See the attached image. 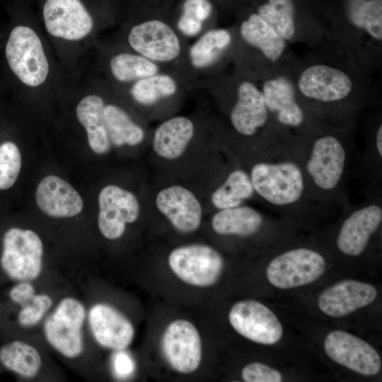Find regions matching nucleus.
<instances>
[{
    "label": "nucleus",
    "instance_id": "1",
    "mask_svg": "<svg viewBox=\"0 0 382 382\" xmlns=\"http://www.w3.org/2000/svg\"><path fill=\"white\" fill-rule=\"evenodd\" d=\"M311 136L298 141L293 149L304 172L310 198L321 207H346L350 151L339 135L316 133Z\"/></svg>",
    "mask_w": 382,
    "mask_h": 382
},
{
    "label": "nucleus",
    "instance_id": "2",
    "mask_svg": "<svg viewBox=\"0 0 382 382\" xmlns=\"http://www.w3.org/2000/svg\"><path fill=\"white\" fill-rule=\"evenodd\" d=\"M172 1L137 12L126 30L125 45L165 70L178 74L192 89L187 80L185 64L190 43L173 23Z\"/></svg>",
    "mask_w": 382,
    "mask_h": 382
},
{
    "label": "nucleus",
    "instance_id": "3",
    "mask_svg": "<svg viewBox=\"0 0 382 382\" xmlns=\"http://www.w3.org/2000/svg\"><path fill=\"white\" fill-rule=\"evenodd\" d=\"M196 89H202L220 105L228 108L232 130L245 139L263 131L272 120L261 89L255 81L238 74L223 73L199 81Z\"/></svg>",
    "mask_w": 382,
    "mask_h": 382
},
{
    "label": "nucleus",
    "instance_id": "4",
    "mask_svg": "<svg viewBox=\"0 0 382 382\" xmlns=\"http://www.w3.org/2000/svg\"><path fill=\"white\" fill-rule=\"evenodd\" d=\"M248 173L255 193L272 209H311L306 176L292 151L265 158L255 163Z\"/></svg>",
    "mask_w": 382,
    "mask_h": 382
},
{
    "label": "nucleus",
    "instance_id": "5",
    "mask_svg": "<svg viewBox=\"0 0 382 382\" xmlns=\"http://www.w3.org/2000/svg\"><path fill=\"white\" fill-rule=\"evenodd\" d=\"M5 56L17 79L29 87H37L47 79L49 62L37 34L31 28L19 25L8 37Z\"/></svg>",
    "mask_w": 382,
    "mask_h": 382
},
{
    "label": "nucleus",
    "instance_id": "6",
    "mask_svg": "<svg viewBox=\"0 0 382 382\" xmlns=\"http://www.w3.org/2000/svg\"><path fill=\"white\" fill-rule=\"evenodd\" d=\"M234 35L233 28L215 27L209 29L189 44L185 64L187 80L192 89L205 78L223 73L226 59L232 58Z\"/></svg>",
    "mask_w": 382,
    "mask_h": 382
},
{
    "label": "nucleus",
    "instance_id": "7",
    "mask_svg": "<svg viewBox=\"0 0 382 382\" xmlns=\"http://www.w3.org/2000/svg\"><path fill=\"white\" fill-rule=\"evenodd\" d=\"M42 255V243L35 232L11 227L2 237L0 269L11 280L29 282L40 274Z\"/></svg>",
    "mask_w": 382,
    "mask_h": 382
},
{
    "label": "nucleus",
    "instance_id": "8",
    "mask_svg": "<svg viewBox=\"0 0 382 382\" xmlns=\"http://www.w3.org/2000/svg\"><path fill=\"white\" fill-rule=\"evenodd\" d=\"M326 262L321 253L308 248L288 250L274 257L268 264L266 274L274 287L287 289L311 284L325 270Z\"/></svg>",
    "mask_w": 382,
    "mask_h": 382
},
{
    "label": "nucleus",
    "instance_id": "9",
    "mask_svg": "<svg viewBox=\"0 0 382 382\" xmlns=\"http://www.w3.org/2000/svg\"><path fill=\"white\" fill-rule=\"evenodd\" d=\"M234 15L232 56L250 50L260 52L271 62H277L282 56L286 41L248 6L242 3Z\"/></svg>",
    "mask_w": 382,
    "mask_h": 382
},
{
    "label": "nucleus",
    "instance_id": "10",
    "mask_svg": "<svg viewBox=\"0 0 382 382\" xmlns=\"http://www.w3.org/2000/svg\"><path fill=\"white\" fill-rule=\"evenodd\" d=\"M173 272L184 282L199 287L214 285L219 279L224 259L216 249L204 244L178 247L169 254Z\"/></svg>",
    "mask_w": 382,
    "mask_h": 382
},
{
    "label": "nucleus",
    "instance_id": "11",
    "mask_svg": "<svg viewBox=\"0 0 382 382\" xmlns=\"http://www.w3.org/2000/svg\"><path fill=\"white\" fill-rule=\"evenodd\" d=\"M86 311L76 299L65 298L45 320L44 332L47 342L63 356L75 358L83 351L82 326Z\"/></svg>",
    "mask_w": 382,
    "mask_h": 382
},
{
    "label": "nucleus",
    "instance_id": "12",
    "mask_svg": "<svg viewBox=\"0 0 382 382\" xmlns=\"http://www.w3.org/2000/svg\"><path fill=\"white\" fill-rule=\"evenodd\" d=\"M232 328L245 338L261 345L277 343L283 328L277 316L267 306L255 300L235 303L228 313Z\"/></svg>",
    "mask_w": 382,
    "mask_h": 382
},
{
    "label": "nucleus",
    "instance_id": "13",
    "mask_svg": "<svg viewBox=\"0 0 382 382\" xmlns=\"http://www.w3.org/2000/svg\"><path fill=\"white\" fill-rule=\"evenodd\" d=\"M324 350L335 363L364 376L379 373L381 359L378 352L364 340L343 330L329 332Z\"/></svg>",
    "mask_w": 382,
    "mask_h": 382
},
{
    "label": "nucleus",
    "instance_id": "14",
    "mask_svg": "<svg viewBox=\"0 0 382 382\" xmlns=\"http://www.w3.org/2000/svg\"><path fill=\"white\" fill-rule=\"evenodd\" d=\"M297 88L308 100L319 104L333 105L350 96L353 83L349 75L342 70L317 64L303 70L297 80Z\"/></svg>",
    "mask_w": 382,
    "mask_h": 382
},
{
    "label": "nucleus",
    "instance_id": "15",
    "mask_svg": "<svg viewBox=\"0 0 382 382\" xmlns=\"http://www.w3.org/2000/svg\"><path fill=\"white\" fill-rule=\"evenodd\" d=\"M163 354L178 372L195 371L202 360V342L197 328L190 321L178 319L165 329L161 342Z\"/></svg>",
    "mask_w": 382,
    "mask_h": 382
},
{
    "label": "nucleus",
    "instance_id": "16",
    "mask_svg": "<svg viewBox=\"0 0 382 382\" xmlns=\"http://www.w3.org/2000/svg\"><path fill=\"white\" fill-rule=\"evenodd\" d=\"M98 228L102 235L110 240L120 238L126 225L134 222L140 206L131 192L115 185L104 187L98 196Z\"/></svg>",
    "mask_w": 382,
    "mask_h": 382
},
{
    "label": "nucleus",
    "instance_id": "17",
    "mask_svg": "<svg viewBox=\"0 0 382 382\" xmlns=\"http://www.w3.org/2000/svg\"><path fill=\"white\" fill-rule=\"evenodd\" d=\"M260 89L271 118L283 128L303 132L307 137V114L297 99L293 83L279 76L265 80Z\"/></svg>",
    "mask_w": 382,
    "mask_h": 382
},
{
    "label": "nucleus",
    "instance_id": "18",
    "mask_svg": "<svg viewBox=\"0 0 382 382\" xmlns=\"http://www.w3.org/2000/svg\"><path fill=\"white\" fill-rule=\"evenodd\" d=\"M42 16L47 31L66 40H80L93 30L94 21L80 0H46Z\"/></svg>",
    "mask_w": 382,
    "mask_h": 382
},
{
    "label": "nucleus",
    "instance_id": "19",
    "mask_svg": "<svg viewBox=\"0 0 382 382\" xmlns=\"http://www.w3.org/2000/svg\"><path fill=\"white\" fill-rule=\"evenodd\" d=\"M352 209L340 226L336 245L342 254L357 257L364 253L371 238L379 229L382 207L379 202H370Z\"/></svg>",
    "mask_w": 382,
    "mask_h": 382
},
{
    "label": "nucleus",
    "instance_id": "20",
    "mask_svg": "<svg viewBox=\"0 0 382 382\" xmlns=\"http://www.w3.org/2000/svg\"><path fill=\"white\" fill-rule=\"evenodd\" d=\"M125 89L135 104L149 110L177 103L192 90L180 75L170 71L139 79Z\"/></svg>",
    "mask_w": 382,
    "mask_h": 382
},
{
    "label": "nucleus",
    "instance_id": "21",
    "mask_svg": "<svg viewBox=\"0 0 382 382\" xmlns=\"http://www.w3.org/2000/svg\"><path fill=\"white\" fill-rule=\"evenodd\" d=\"M156 205L172 226L181 233H192L201 224L202 205L195 194L183 186L174 185L159 191Z\"/></svg>",
    "mask_w": 382,
    "mask_h": 382
},
{
    "label": "nucleus",
    "instance_id": "22",
    "mask_svg": "<svg viewBox=\"0 0 382 382\" xmlns=\"http://www.w3.org/2000/svg\"><path fill=\"white\" fill-rule=\"evenodd\" d=\"M377 295L373 285L346 279L325 289L318 297V306L324 314L339 318L367 306L374 301Z\"/></svg>",
    "mask_w": 382,
    "mask_h": 382
},
{
    "label": "nucleus",
    "instance_id": "23",
    "mask_svg": "<svg viewBox=\"0 0 382 382\" xmlns=\"http://www.w3.org/2000/svg\"><path fill=\"white\" fill-rule=\"evenodd\" d=\"M91 330L97 342L113 350L126 349L132 342L134 330L120 312L106 303H97L88 313Z\"/></svg>",
    "mask_w": 382,
    "mask_h": 382
},
{
    "label": "nucleus",
    "instance_id": "24",
    "mask_svg": "<svg viewBox=\"0 0 382 382\" xmlns=\"http://www.w3.org/2000/svg\"><path fill=\"white\" fill-rule=\"evenodd\" d=\"M35 199L40 209L52 217H72L83 209V200L77 191L55 175L46 176L40 182Z\"/></svg>",
    "mask_w": 382,
    "mask_h": 382
},
{
    "label": "nucleus",
    "instance_id": "25",
    "mask_svg": "<svg viewBox=\"0 0 382 382\" xmlns=\"http://www.w3.org/2000/svg\"><path fill=\"white\" fill-rule=\"evenodd\" d=\"M171 14L176 29L188 40L216 27L220 16L210 0H173Z\"/></svg>",
    "mask_w": 382,
    "mask_h": 382
},
{
    "label": "nucleus",
    "instance_id": "26",
    "mask_svg": "<svg viewBox=\"0 0 382 382\" xmlns=\"http://www.w3.org/2000/svg\"><path fill=\"white\" fill-rule=\"evenodd\" d=\"M196 132L197 125L192 118L183 115L168 117L153 133V149L161 158L176 159L185 152Z\"/></svg>",
    "mask_w": 382,
    "mask_h": 382
},
{
    "label": "nucleus",
    "instance_id": "27",
    "mask_svg": "<svg viewBox=\"0 0 382 382\" xmlns=\"http://www.w3.org/2000/svg\"><path fill=\"white\" fill-rule=\"evenodd\" d=\"M105 105L103 97L90 94L79 102L76 109L77 119L86 131L89 146L97 154H104L111 147L104 117Z\"/></svg>",
    "mask_w": 382,
    "mask_h": 382
},
{
    "label": "nucleus",
    "instance_id": "28",
    "mask_svg": "<svg viewBox=\"0 0 382 382\" xmlns=\"http://www.w3.org/2000/svg\"><path fill=\"white\" fill-rule=\"evenodd\" d=\"M265 218L256 209L245 205L219 209L212 219V227L222 236H252L260 231Z\"/></svg>",
    "mask_w": 382,
    "mask_h": 382
},
{
    "label": "nucleus",
    "instance_id": "29",
    "mask_svg": "<svg viewBox=\"0 0 382 382\" xmlns=\"http://www.w3.org/2000/svg\"><path fill=\"white\" fill-rule=\"evenodd\" d=\"M108 69L115 83L123 86V89L139 79L166 71L130 48L113 53L108 59Z\"/></svg>",
    "mask_w": 382,
    "mask_h": 382
},
{
    "label": "nucleus",
    "instance_id": "30",
    "mask_svg": "<svg viewBox=\"0 0 382 382\" xmlns=\"http://www.w3.org/2000/svg\"><path fill=\"white\" fill-rule=\"evenodd\" d=\"M104 117L111 144L132 146L144 141L146 137L144 129L121 106L105 103Z\"/></svg>",
    "mask_w": 382,
    "mask_h": 382
},
{
    "label": "nucleus",
    "instance_id": "31",
    "mask_svg": "<svg viewBox=\"0 0 382 382\" xmlns=\"http://www.w3.org/2000/svg\"><path fill=\"white\" fill-rule=\"evenodd\" d=\"M10 300L21 306L18 313V324L24 328L33 326L45 316L52 306L51 298L46 294H35L28 282H19L8 291Z\"/></svg>",
    "mask_w": 382,
    "mask_h": 382
},
{
    "label": "nucleus",
    "instance_id": "32",
    "mask_svg": "<svg viewBox=\"0 0 382 382\" xmlns=\"http://www.w3.org/2000/svg\"><path fill=\"white\" fill-rule=\"evenodd\" d=\"M0 363L6 369L25 378H33L39 371L42 359L32 345L18 340L0 347Z\"/></svg>",
    "mask_w": 382,
    "mask_h": 382
},
{
    "label": "nucleus",
    "instance_id": "33",
    "mask_svg": "<svg viewBox=\"0 0 382 382\" xmlns=\"http://www.w3.org/2000/svg\"><path fill=\"white\" fill-rule=\"evenodd\" d=\"M255 190L249 173L242 168L231 171L224 181L214 190L211 202L217 209L242 205L245 200L253 197Z\"/></svg>",
    "mask_w": 382,
    "mask_h": 382
},
{
    "label": "nucleus",
    "instance_id": "34",
    "mask_svg": "<svg viewBox=\"0 0 382 382\" xmlns=\"http://www.w3.org/2000/svg\"><path fill=\"white\" fill-rule=\"evenodd\" d=\"M21 168V155L17 145L10 141L0 144V190L11 187Z\"/></svg>",
    "mask_w": 382,
    "mask_h": 382
},
{
    "label": "nucleus",
    "instance_id": "35",
    "mask_svg": "<svg viewBox=\"0 0 382 382\" xmlns=\"http://www.w3.org/2000/svg\"><path fill=\"white\" fill-rule=\"evenodd\" d=\"M241 376L245 382H280L282 374L260 362H252L245 365L241 371Z\"/></svg>",
    "mask_w": 382,
    "mask_h": 382
},
{
    "label": "nucleus",
    "instance_id": "36",
    "mask_svg": "<svg viewBox=\"0 0 382 382\" xmlns=\"http://www.w3.org/2000/svg\"><path fill=\"white\" fill-rule=\"evenodd\" d=\"M219 11V16L234 14L245 0H210Z\"/></svg>",
    "mask_w": 382,
    "mask_h": 382
},
{
    "label": "nucleus",
    "instance_id": "37",
    "mask_svg": "<svg viewBox=\"0 0 382 382\" xmlns=\"http://www.w3.org/2000/svg\"><path fill=\"white\" fill-rule=\"evenodd\" d=\"M170 0H137L136 12L162 6Z\"/></svg>",
    "mask_w": 382,
    "mask_h": 382
},
{
    "label": "nucleus",
    "instance_id": "38",
    "mask_svg": "<svg viewBox=\"0 0 382 382\" xmlns=\"http://www.w3.org/2000/svg\"><path fill=\"white\" fill-rule=\"evenodd\" d=\"M375 149L378 156L382 158V125L380 124L375 134Z\"/></svg>",
    "mask_w": 382,
    "mask_h": 382
},
{
    "label": "nucleus",
    "instance_id": "39",
    "mask_svg": "<svg viewBox=\"0 0 382 382\" xmlns=\"http://www.w3.org/2000/svg\"><path fill=\"white\" fill-rule=\"evenodd\" d=\"M117 359V370L120 372H128L129 369L128 366H129V361H128V359L122 355L119 356Z\"/></svg>",
    "mask_w": 382,
    "mask_h": 382
},
{
    "label": "nucleus",
    "instance_id": "40",
    "mask_svg": "<svg viewBox=\"0 0 382 382\" xmlns=\"http://www.w3.org/2000/svg\"><path fill=\"white\" fill-rule=\"evenodd\" d=\"M311 1H314V2H316L318 0H311Z\"/></svg>",
    "mask_w": 382,
    "mask_h": 382
}]
</instances>
